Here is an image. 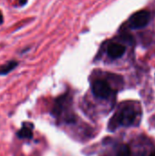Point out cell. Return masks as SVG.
<instances>
[{"label": "cell", "instance_id": "cell-8", "mask_svg": "<svg viewBox=\"0 0 155 156\" xmlns=\"http://www.w3.org/2000/svg\"><path fill=\"white\" fill-rule=\"evenodd\" d=\"M116 156H132V152L127 144H121L117 149Z\"/></svg>", "mask_w": 155, "mask_h": 156}, {"label": "cell", "instance_id": "cell-4", "mask_svg": "<svg viewBox=\"0 0 155 156\" xmlns=\"http://www.w3.org/2000/svg\"><path fill=\"white\" fill-rule=\"evenodd\" d=\"M91 90L93 94L100 99H107L111 96L112 90L111 87L106 80H96L93 81L91 85Z\"/></svg>", "mask_w": 155, "mask_h": 156}, {"label": "cell", "instance_id": "cell-7", "mask_svg": "<svg viewBox=\"0 0 155 156\" xmlns=\"http://www.w3.org/2000/svg\"><path fill=\"white\" fill-rule=\"evenodd\" d=\"M19 65V62L16 59H11L5 62V64L0 65V76H6L13 70L16 69Z\"/></svg>", "mask_w": 155, "mask_h": 156}, {"label": "cell", "instance_id": "cell-1", "mask_svg": "<svg viewBox=\"0 0 155 156\" xmlns=\"http://www.w3.org/2000/svg\"><path fill=\"white\" fill-rule=\"evenodd\" d=\"M141 117L139 105H124L120 112L115 113L109 123V129L114 131L120 126L130 127L137 123Z\"/></svg>", "mask_w": 155, "mask_h": 156}, {"label": "cell", "instance_id": "cell-11", "mask_svg": "<svg viewBox=\"0 0 155 156\" xmlns=\"http://www.w3.org/2000/svg\"><path fill=\"white\" fill-rule=\"evenodd\" d=\"M150 156H155V152H153V153L150 154Z\"/></svg>", "mask_w": 155, "mask_h": 156}, {"label": "cell", "instance_id": "cell-10", "mask_svg": "<svg viewBox=\"0 0 155 156\" xmlns=\"http://www.w3.org/2000/svg\"><path fill=\"white\" fill-rule=\"evenodd\" d=\"M4 23V16H3V14L0 12V25H2Z\"/></svg>", "mask_w": 155, "mask_h": 156}, {"label": "cell", "instance_id": "cell-9", "mask_svg": "<svg viewBox=\"0 0 155 156\" xmlns=\"http://www.w3.org/2000/svg\"><path fill=\"white\" fill-rule=\"evenodd\" d=\"M17 3L19 6H24L27 3V0H17Z\"/></svg>", "mask_w": 155, "mask_h": 156}, {"label": "cell", "instance_id": "cell-6", "mask_svg": "<svg viewBox=\"0 0 155 156\" xmlns=\"http://www.w3.org/2000/svg\"><path fill=\"white\" fill-rule=\"evenodd\" d=\"M34 125L28 122L23 123L22 127L16 133V136L19 140H32L33 139Z\"/></svg>", "mask_w": 155, "mask_h": 156}, {"label": "cell", "instance_id": "cell-5", "mask_svg": "<svg viewBox=\"0 0 155 156\" xmlns=\"http://www.w3.org/2000/svg\"><path fill=\"white\" fill-rule=\"evenodd\" d=\"M125 50H126V48H125V47L122 44L111 43L108 47L107 53H108V56L111 58L116 59V58H119L122 57L123 54L125 53Z\"/></svg>", "mask_w": 155, "mask_h": 156}, {"label": "cell", "instance_id": "cell-2", "mask_svg": "<svg viewBox=\"0 0 155 156\" xmlns=\"http://www.w3.org/2000/svg\"><path fill=\"white\" fill-rule=\"evenodd\" d=\"M51 114L58 121L70 123L75 121V113L72 110V99L69 94L58 97L51 111Z\"/></svg>", "mask_w": 155, "mask_h": 156}, {"label": "cell", "instance_id": "cell-3", "mask_svg": "<svg viewBox=\"0 0 155 156\" xmlns=\"http://www.w3.org/2000/svg\"><path fill=\"white\" fill-rule=\"evenodd\" d=\"M151 20V14L147 10H141L134 13L129 19L128 25L132 29H140L146 27Z\"/></svg>", "mask_w": 155, "mask_h": 156}]
</instances>
